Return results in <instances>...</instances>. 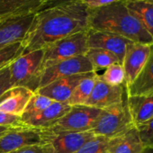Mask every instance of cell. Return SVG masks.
<instances>
[{"instance_id": "cell-18", "label": "cell", "mask_w": 153, "mask_h": 153, "mask_svg": "<svg viewBox=\"0 0 153 153\" xmlns=\"http://www.w3.org/2000/svg\"><path fill=\"white\" fill-rule=\"evenodd\" d=\"M145 149L136 127L108 140V153H142Z\"/></svg>"}, {"instance_id": "cell-21", "label": "cell", "mask_w": 153, "mask_h": 153, "mask_svg": "<svg viewBox=\"0 0 153 153\" xmlns=\"http://www.w3.org/2000/svg\"><path fill=\"white\" fill-rule=\"evenodd\" d=\"M126 5L153 40V5L137 0H126Z\"/></svg>"}, {"instance_id": "cell-12", "label": "cell", "mask_w": 153, "mask_h": 153, "mask_svg": "<svg viewBox=\"0 0 153 153\" xmlns=\"http://www.w3.org/2000/svg\"><path fill=\"white\" fill-rule=\"evenodd\" d=\"M131 41L120 35L89 29L88 31V46L89 48L103 49L114 53L120 63H123L126 49Z\"/></svg>"}, {"instance_id": "cell-19", "label": "cell", "mask_w": 153, "mask_h": 153, "mask_svg": "<svg viewBox=\"0 0 153 153\" xmlns=\"http://www.w3.org/2000/svg\"><path fill=\"white\" fill-rule=\"evenodd\" d=\"M125 88L127 97L153 94V50L137 78Z\"/></svg>"}, {"instance_id": "cell-2", "label": "cell", "mask_w": 153, "mask_h": 153, "mask_svg": "<svg viewBox=\"0 0 153 153\" xmlns=\"http://www.w3.org/2000/svg\"><path fill=\"white\" fill-rule=\"evenodd\" d=\"M89 29L107 32L133 42L153 44V40L139 19L128 9L126 0L89 9Z\"/></svg>"}, {"instance_id": "cell-14", "label": "cell", "mask_w": 153, "mask_h": 153, "mask_svg": "<svg viewBox=\"0 0 153 153\" xmlns=\"http://www.w3.org/2000/svg\"><path fill=\"white\" fill-rule=\"evenodd\" d=\"M91 73L92 72L58 79L45 87L40 88L36 92L52 101L67 103L76 87Z\"/></svg>"}, {"instance_id": "cell-1", "label": "cell", "mask_w": 153, "mask_h": 153, "mask_svg": "<svg viewBox=\"0 0 153 153\" xmlns=\"http://www.w3.org/2000/svg\"><path fill=\"white\" fill-rule=\"evenodd\" d=\"M89 9L80 0H63L38 11L22 41L23 54L45 49L76 33L89 30Z\"/></svg>"}, {"instance_id": "cell-16", "label": "cell", "mask_w": 153, "mask_h": 153, "mask_svg": "<svg viewBox=\"0 0 153 153\" xmlns=\"http://www.w3.org/2000/svg\"><path fill=\"white\" fill-rule=\"evenodd\" d=\"M49 2L50 0H0V18L35 14Z\"/></svg>"}, {"instance_id": "cell-7", "label": "cell", "mask_w": 153, "mask_h": 153, "mask_svg": "<svg viewBox=\"0 0 153 153\" xmlns=\"http://www.w3.org/2000/svg\"><path fill=\"white\" fill-rule=\"evenodd\" d=\"M95 71L92 64L85 55L64 59L42 69L40 88L45 87L51 82L60 78Z\"/></svg>"}, {"instance_id": "cell-33", "label": "cell", "mask_w": 153, "mask_h": 153, "mask_svg": "<svg viewBox=\"0 0 153 153\" xmlns=\"http://www.w3.org/2000/svg\"><path fill=\"white\" fill-rule=\"evenodd\" d=\"M9 129H11L10 127H6V126H0V136H2L4 133H6Z\"/></svg>"}, {"instance_id": "cell-34", "label": "cell", "mask_w": 153, "mask_h": 153, "mask_svg": "<svg viewBox=\"0 0 153 153\" xmlns=\"http://www.w3.org/2000/svg\"><path fill=\"white\" fill-rule=\"evenodd\" d=\"M61 1H63V0H50V2L47 4V6H46V7H49V6L55 5V4H57V3H59V2H61Z\"/></svg>"}, {"instance_id": "cell-11", "label": "cell", "mask_w": 153, "mask_h": 153, "mask_svg": "<svg viewBox=\"0 0 153 153\" xmlns=\"http://www.w3.org/2000/svg\"><path fill=\"white\" fill-rule=\"evenodd\" d=\"M152 50L153 44L131 42L128 45L122 63L125 73V87L137 78L148 61Z\"/></svg>"}, {"instance_id": "cell-23", "label": "cell", "mask_w": 153, "mask_h": 153, "mask_svg": "<svg viewBox=\"0 0 153 153\" xmlns=\"http://www.w3.org/2000/svg\"><path fill=\"white\" fill-rule=\"evenodd\" d=\"M85 56L92 64L95 72L101 69H105L113 64L120 63L119 59L114 53L103 49L89 48Z\"/></svg>"}, {"instance_id": "cell-25", "label": "cell", "mask_w": 153, "mask_h": 153, "mask_svg": "<svg viewBox=\"0 0 153 153\" xmlns=\"http://www.w3.org/2000/svg\"><path fill=\"white\" fill-rule=\"evenodd\" d=\"M99 78L105 83L112 86L125 85V73L123 67L121 63H115L105 68Z\"/></svg>"}, {"instance_id": "cell-6", "label": "cell", "mask_w": 153, "mask_h": 153, "mask_svg": "<svg viewBox=\"0 0 153 153\" xmlns=\"http://www.w3.org/2000/svg\"><path fill=\"white\" fill-rule=\"evenodd\" d=\"M100 112L101 109L85 105H72L69 111L49 130L69 132L89 131L93 129Z\"/></svg>"}, {"instance_id": "cell-5", "label": "cell", "mask_w": 153, "mask_h": 153, "mask_svg": "<svg viewBox=\"0 0 153 153\" xmlns=\"http://www.w3.org/2000/svg\"><path fill=\"white\" fill-rule=\"evenodd\" d=\"M43 50L42 69L61 60L85 55L88 50V31L69 35L51 44Z\"/></svg>"}, {"instance_id": "cell-15", "label": "cell", "mask_w": 153, "mask_h": 153, "mask_svg": "<svg viewBox=\"0 0 153 153\" xmlns=\"http://www.w3.org/2000/svg\"><path fill=\"white\" fill-rule=\"evenodd\" d=\"M33 94L26 88H11L0 97V111L21 116Z\"/></svg>"}, {"instance_id": "cell-36", "label": "cell", "mask_w": 153, "mask_h": 153, "mask_svg": "<svg viewBox=\"0 0 153 153\" xmlns=\"http://www.w3.org/2000/svg\"><path fill=\"white\" fill-rule=\"evenodd\" d=\"M142 153H153V149H146Z\"/></svg>"}, {"instance_id": "cell-22", "label": "cell", "mask_w": 153, "mask_h": 153, "mask_svg": "<svg viewBox=\"0 0 153 153\" xmlns=\"http://www.w3.org/2000/svg\"><path fill=\"white\" fill-rule=\"evenodd\" d=\"M98 76L97 72H92L87 78H85L72 92L70 97L67 101L69 105H85L86 101L92 93Z\"/></svg>"}, {"instance_id": "cell-28", "label": "cell", "mask_w": 153, "mask_h": 153, "mask_svg": "<svg viewBox=\"0 0 153 153\" xmlns=\"http://www.w3.org/2000/svg\"><path fill=\"white\" fill-rule=\"evenodd\" d=\"M135 127L144 148L153 149V117Z\"/></svg>"}, {"instance_id": "cell-13", "label": "cell", "mask_w": 153, "mask_h": 153, "mask_svg": "<svg viewBox=\"0 0 153 153\" xmlns=\"http://www.w3.org/2000/svg\"><path fill=\"white\" fill-rule=\"evenodd\" d=\"M35 14L5 18L0 22V49L16 42H22L33 21Z\"/></svg>"}, {"instance_id": "cell-10", "label": "cell", "mask_w": 153, "mask_h": 153, "mask_svg": "<svg viewBox=\"0 0 153 153\" xmlns=\"http://www.w3.org/2000/svg\"><path fill=\"white\" fill-rule=\"evenodd\" d=\"M127 97L125 85L112 86L104 82L99 74L91 95L85 103V105L105 109L123 102Z\"/></svg>"}, {"instance_id": "cell-20", "label": "cell", "mask_w": 153, "mask_h": 153, "mask_svg": "<svg viewBox=\"0 0 153 153\" xmlns=\"http://www.w3.org/2000/svg\"><path fill=\"white\" fill-rule=\"evenodd\" d=\"M127 104L134 126L153 117V94L127 97Z\"/></svg>"}, {"instance_id": "cell-35", "label": "cell", "mask_w": 153, "mask_h": 153, "mask_svg": "<svg viewBox=\"0 0 153 153\" xmlns=\"http://www.w3.org/2000/svg\"><path fill=\"white\" fill-rule=\"evenodd\" d=\"M137 1H141V2H145V3H149V4L153 5V0H137Z\"/></svg>"}, {"instance_id": "cell-37", "label": "cell", "mask_w": 153, "mask_h": 153, "mask_svg": "<svg viewBox=\"0 0 153 153\" xmlns=\"http://www.w3.org/2000/svg\"><path fill=\"white\" fill-rule=\"evenodd\" d=\"M2 20H3V19H1V18H0V22H1V21H2Z\"/></svg>"}, {"instance_id": "cell-4", "label": "cell", "mask_w": 153, "mask_h": 153, "mask_svg": "<svg viewBox=\"0 0 153 153\" xmlns=\"http://www.w3.org/2000/svg\"><path fill=\"white\" fill-rule=\"evenodd\" d=\"M135 127L126 98L114 105L102 109L93 129L95 136L112 139Z\"/></svg>"}, {"instance_id": "cell-24", "label": "cell", "mask_w": 153, "mask_h": 153, "mask_svg": "<svg viewBox=\"0 0 153 153\" xmlns=\"http://www.w3.org/2000/svg\"><path fill=\"white\" fill-rule=\"evenodd\" d=\"M53 101L50 98L40 95L39 93L35 92L33 97H31L30 101L28 102L23 114L21 115L22 121L25 122L29 118L40 114L45 108H47Z\"/></svg>"}, {"instance_id": "cell-9", "label": "cell", "mask_w": 153, "mask_h": 153, "mask_svg": "<svg viewBox=\"0 0 153 153\" xmlns=\"http://www.w3.org/2000/svg\"><path fill=\"white\" fill-rule=\"evenodd\" d=\"M94 137L95 135L90 131L69 132L52 131L49 129H44L43 142H51L54 153H75Z\"/></svg>"}, {"instance_id": "cell-30", "label": "cell", "mask_w": 153, "mask_h": 153, "mask_svg": "<svg viewBox=\"0 0 153 153\" xmlns=\"http://www.w3.org/2000/svg\"><path fill=\"white\" fill-rule=\"evenodd\" d=\"M0 126L16 128V127H25L26 125L22 121L21 116L7 114L0 111Z\"/></svg>"}, {"instance_id": "cell-29", "label": "cell", "mask_w": 153, "mask_h": 153, "mask_svg": "<svg viewBox=\"0 0 153 153\" xmlns=\"http://www.w3.org/2000/svg\"><path fill=\"white\" fill-rule=\"evenodd\" d=\"M10 153H54V149L51 142H40L25 146Z\"/></svg>"}, {"instance_id": "cell-26", "label": "cell", "mask_w": 153, "mask_h": 153, "mask_svg": "<svg viewBox=\"0 0 153 153\" xmlns=\"http://www.w3.org/2000/svg\"><path fill=\"white\" fill-rule=\"evenodd\" d=\"M22 42H16L0 49V69L9 65L24 52Z\"/></svg>"}, {"instance_id": "cell-8", "label": "cell", "mask_w": 153, "mask_h": 153, "mask_svg": "<svg viewBox=\"0 0 153 153\" xmlns=\"http://www.w3.org/2000/svg\"><path fill=\"white\" fill-rule=\"evenodd\" d=\"M44 129L16 127L0 136V153H10L27 145L43 142Z\"/></svg>"}, {"instance_id": "cell-3", "label": "cell", "mask_w": 153, "mask_h": 153, "mask_svg": "<svg viewBox=\"0 0 153 153\" xmlns=\"http://www.w3.org/2000/svg\"><path fill=\"white\" fill-rule=\"evenodd\" d=\"M44 50L20 55L9 65L12 87L26 88L36 92L40 88Z\"/></svg>"}, {"instance_id": "cell-17", "label": "cell", "mask_w": 153, "mask_h": 153, "mask_svg": "<svg viewBox=\"0 0 153 153\" xmlns=\"http://www.w3.org/2000/svg\"><path fill=\"white\" fill-rule=\"evenodd\" d=\"M71 105L68 103L53 101L47 108L40 114L25 121V124L28 127L49 129L52 127L62 116H64L70 109Z\"/></svg>"}, {"instance_id": "cell-27", "label": "cell", "mask_w": 153, "mask_h": 153, "mask_svg": "<svg viewBox=\"0 0 153 153\" xmlns=\"http://www.w3.org/2000/svg\"><path fill=\"white\" fill-rule=\"evenodd\" d=\"M108 140L107 138L95 136L75 153H108Z\"/></svg>"}, {"instance_id": "cell-31", "label": "cell", "mask_w": 153, "mask_h": 153, "mask_svg": "<svg viewBox=\"0 0 153 153\" xmlns=\"http://www.w3.org/2000/svg\"><path fill=\"white\" fill-rule=\"evenodd\" d=\"M12 87L10 70L8 65L0 69V97Z\"/></svg>"}, {"instance_id": "cell-32", "label": "cell", "mask_w": 153, "mask_h": 153, "mask_svg": "<svg viewBox=\"0 0 153 153\" xmlns=\"http://www.w3.org/2000/svg\"><path fill=\"white\" fill-rule=\"evenodd\" d=\"M119 1H123V0H80V2L83 5H85L88 9H94V8L105 7Z\"/></svg>"}]
</instances>
